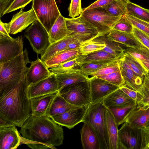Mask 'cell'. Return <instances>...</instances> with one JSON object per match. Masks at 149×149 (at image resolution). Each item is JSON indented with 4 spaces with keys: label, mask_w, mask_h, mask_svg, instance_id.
I'll return each instance as SVG.
<instances>
[{
    "label": "cell",
    "mask_w": 149,
    "mask_h": 149,
    "mask_svg": "<svg viewBox=\"0 0 149 149\" xmlns=\"http://www.w3.org/2000/svg\"><path fill=\"white\" fill-rule=\"evenodd\" d=\"M21 128L22 144L31 148L54 149L63 144V129L48 116L32 115Z\"/></svg>",
    "instance_id": "6da1fadb"
},
{
    "label": "cell",
    "mask_w": 149,
    "mask_h": 149,
    "mask_svg": "<svg viewBox=\"0 0 149 149\" xmlns=\"http://www.w3.org/2000/svg\"><path fill=\"white\" fill-rule=\"evenodd\" d=\"M25 76L0 94V126L21 127L32 115Z\"/></svg>",
    "instance_id": "7a4b0ae2"
},
{
    "label": "cell",
    "mask_w": 149,
    "mask_h": 149,
    "mask_svg": "<svg viewBox=\"0 0 149 149\" xmlns=\"http://www.w3.org/2000/svg\"><path fill=\"white\" fill-rule=\"evenodd\" d=\"M31 62L26 48L15 58L0 63V94L18 83L25 76L27 65Z\"/></svg>",
    "instance_id": "3957f363"
},
{
    "label": "cell",
    "mask_w": 149,
    "mask_h": 149,
    "mask_svg": "<svg viewBox=\"0 0 149 149\" xmlns=\"http://www.w3.org/2000/svg\"><path fill=\"white\" fill-rule=\"evenodd\" d=\"M107 108L102 102L95 104L90 103L83 119L92 127L99 139L101 149H109L107 132L106 111Z\"/></svg>",
    "instance_id": "277c9868"
},
{
    "label": "cell",
    "mask_w": 149,
    "mask_h": 149,
    "mask_svg": "<svg viewBox=\"0 0 149 149\" xmlns=\"http://www.w3.org/2000/svg\"><path fill=\"white\" fill-rule=\"evenodd\" d=\"M58 92V94L68 102L76 106L81 107L89 105L91 103L88 80L72 84Z\"/></svg>",
    "instance_id": "5b68a950"
},
{
    "label": "cell",
    "mask_w": 149,
    "mask_h": 149,
    "mask_svg": "<svg viewBox=\"0 0 149 149\" xmlns=\"http://www.w3.org/2000/svg\"><path fill=\"white\" fill-rule=\"evenodd\" d=\"M81 15L97 30L100 36L107 34L121 17L112 15L102 8L83 10Z\"/></svg>",
    "instance_id": "8992f818"
},
{
    "label": "cell",
    "mask_w": 149,
    "mask_h": 149,
    "mask_svg": "<svg viewBox=\"0 0 149 149\" xmlns=\"http://www.w3.org/2000/svg\"><path fill=\"white\" fill-rule=\"evenodd\" d=\"M32 8L48 32L61 14L55 0H33Z\"/></svg>",
    "instance_id": "52a82bcc"
},
{
    "label": "cell",
    "mask_w": 149,
    "mask_h": 149,
    "mask_svg": "<svg viewBox=\"0 0 149 149\" xmlns=\"http://www.w3.org/2000/svg\"><path fill=\"white\" fill-rule=\"evenodd\" d=\"M69 35L81 42L93 39L100 36L96 28L81 15L74 18H65Z\"/></svg>",
    "instance_id": "ba28073f"
},
{
    "label": "cell",
    "mask_w": 149,
    "mask_h": 149,
    "mask_svg": "<svg viewBox=\"0 0 149 149\" xmlns=\"http://www.w3.org/2000/svg\"><path fill=\"white\" fill-rule=\"evenodd\" d=\"M24 36L37 54L42 55L50 44L49 33L38 20L26 29Z\"/></svg>",
    "instance_id": "9c48e42d"
},
{
    "label": "cell",
    "mask_w": 149,
    "mask_h": 149,
    "mask_svg": "<svg viewBox=\"0 0 149 149\" xmlns=\"http://www.w3.org/2000/svg\"><path fill=\"white\" fill-rule=\"evenodd\" d=\"M22 36L15 38L0 33V63L9 61L22 54L24 51Z\"/></svg>",
    "instance_id": "30bf717a"
},
{
    "label": "cell",
    "mask_w": 149,
    "mask_h": 149,
    "mask_svg": "<svg viewBox=\"0 0 149 149\" xmlns=\"http://www.w3.org/2000/svg\"><path fill=\"white\" fill-rule=\"evenodd\" d=\"M118 149H140L141 129L131 127L124 123L118 130Z\"/></svg>",
    "instance_id": "8fae6325"
},
{
    "label": "cell",
    "mask_w": 149,
    "mask_h": 149,
    "mask_svg": "<svg viewBox=\"0 0 149 149\" xmlns=\"http://www.w3.org/2000/svg\"><path fill=\"white\" fill-rule=\"evenodd\" d=\"M91 94V103L101 102L110 94L120 87L96 76L88 80Z\"/></svg>",
    "instance_id": "7c38bea8"
},
{
    "label": "cell",
    "mask_w": 149,
    "mask_h": 149,
    "mask_svg": "<svg viewBox=\"0 0 149 149\" xmlns=\"http://www.w3.org/2000/svg\"><path fill=\"white\" fill-rule=\"evenodd\" d=\"M38 20L33 9L27 11H20L14 15L10 21L4 23V26L9 34H15L25 29L30 24Z\"/></svg>",
    "instance_id": "4fadbf2b"
},
{
    "label": "cell",
    "mask_w": 149,
    "mask_h": 149,
    "mask_svg": "<svg viewBox=\"0 0 149 149\" xmlns=\"http://www.w3.org/2000/svg\"><path fill=\"white\" fill-rule=\"evenodd\" d=\"M89 105L71 109L50 118L57 124L71 129L83 122Z\"/></svg>",
    "instance_id": "5bb4252c"
},
{
    "label": "cell",
    "mask_w": 149,
    "mask_h": 149,
    "mask_svg": "<svg viewBox=\"0 0 149 149\" xmlns=\"http://www.w3.org/2000/svg\"><path fill=\"white\" fill-rule=\"evenodd\" d=\"M21 144V136L16 126H0V149H15Z\"/></svg>",
    "instance_id": "9a60e30c"
},
{
    "label": "cell",
    "mask_w": 149,
    "mask_h": 149,
    "mask_svg": "<svg viewBox=\"0 0 149 149\" xmlns=\"http://www.w3.org/2000/svg\"><path fill=\"white\" fill-rule=\"evenodd\" d=\"M28 95L30 99L35 97L58 91L55 75L51 74L28 87Z\"/></svg>",
    "instance_id": "2e32d148"
},
{
    "label": "cell",
    "mask_w": 149,
    "mask_h": 149,
    "mask_svg": "<svg viewBox=\"0 0 149 149\" xmlns=\"http://www.w3.org/2000/svg\"><path fill=\"white\" fill-rule=\"evenodd\" d=\"M31 64L25 74L28 87L52 74L44 62L38 57L35 61L31 62Z\"/></svg>",
    "instance_id": "e0dca14e"
},
{
    "label": "cell",
    "mask_w": 149,
    "mask_h": 149,
    "mask_svg": "<svg viewBox=\"0 0 149 149\" xmlns=\"http://www.w3.org/2000/svg\"><path fill=\"white\" fill-rule=\"evenodd\" d=\"M58 93L57 92L30 98L32 116H48L51 105Z\"/></svg>",
    "instance_id": "ac0fdd59"
},
{
    "label": "cell",
    "mask_w": 149,
    "mask_h": 149,
    "mask_svg": "<svg viewBox=\"0 0 149 149\" xmlns=\"http://www.w3.org/2000/svg\"><path fill=\"white\" fill-rule=\"evenodd\" d=\"M123 55L119 59L118 62L125 84L139 93V88L143 83L144 78L139 76L131 68L129 65L123 59Z\"/></svg>",
    "instance_id": "d6986e66"
},
{
    "label": "cell",
    "mask_w": 149,
    "mask_h": 149,
    "mask_svg": "<svg viewBox=\"0 0 149 149\" xmlns=\"http://www.w3.org/2000/svg\"><path fill=\"white\" fill-rule=\"evenodd\" d=\"M149 120V108L143 109L137 105L126 115L123 123H127L131 127L141 129L145 127Z\"/></svg>",
    "instance_id": "ffe728a7"
},
{
    "label": "cell",
    "mask_w": 149,
    "mask_h": 149,
    "mask_svg": "<svg viewBox=\"0 0 149 149\" xmlns=\"http://www.w3.org/2000/svg\"><path fill=\"white\" fill-rule=\"evenodd\" d=\"M102 102L107 108L109 107H124L136 103L120 87L108 95Z\"/></svg>",
    "instance_id": "44dd1931"
},
{
    "label": "cell",
    "mask_w": 149,
    "mask_h": 149,
    "mask_svg": "<svg viewBox=\"0 0 149 149\" xmlns=\"http://www.w3.org/2000/svg\"><path fill=\"white\" fill-rule=\"evenodd\" d=\"M109 39L126 47L141 48L145 47L132 32L127 33L112 29L106 35Z\"/></svg>",
    "instance_id": "7402d4cb"
},
{
    "label": "cell",
    "mask_w": 149,
    "mask_h": 149,
    "mask_svg": "<svg viewBox=\"0 0 149 149\" xmlns=\"http://www.w3.org/2000/svg\"><path fill=\"white\" fill-rule=\"evenodd\" d=\"M83 123L80 130L83 149H101L100 143L95 132L88 123Z\"/></svg>",
    "instance_id": "603a6c76"
},
{
    "label": "cell",
    "mask_w": 149,
    "mask_h": 149,
    "mask_svg": "<svg viewBox=\"0 0 149 149\" xmlns=\"http://www.w3.org/2000/svg\"><path fill=\"white\" fill-rule=\"evenodd\" d=\"M55 75L57 81L58 91L66 86L74 83L87 81L89 78L88 76L79 72L64 73Z\"/></svg>",
    "instance_id": "cb8c5ba5"
},
{
    "label": "cell",
    "mask_w": 149,
    "mask_h": 149,
    "mask_svg": "<svg viewBox=\"0 0 149 149\" xmlns=\"http://www.w3.org/2000/svg\"><path fill=\"white\" fill-rule=\"evenodd\" d=\"M50 44L60 40L69 35L65 18L61 14L48 32Z\"/></svg>",
    "instance_id": "d4e9b609"
},
{
    "label": "cell",
    "mask_w": 149,
    "mask_h": 149,
    "mask_svg": "<svg viewBox=\"0 0 149 149\" xmlns=\"http://www.w3.org/2000/svg\"><path fill=\"white\" fill-rule=\"evenodd\" d=\"M77 39L68 36L63 39L50 44L41 56V59L44 61L57 54L65 50L68 45Z\"/></svg>",
    "instance_id": "484cf974"
},
{
    "label": "cell",
    "mask_w": 149,
    "mask_h": 149,
    "mask_svg": "<svg viewBox=\"0 0 149 149\" xmlns=\"http://www.w3.org/2000/svg\"><path fill=\"white\" fill-rule=\"evenodd\" d=\"M80 55L79 48L65 50L60 52L44 62L50 68L77 57Z\"/></svg>",
    "instance_id": "4316f807"
},
{
    "label": "cell",
    "mask_w": 149,
    "mask_h": 149,
    "mask_svg": "<svg viewBox=\"0 0 149 149\" xmlns=\"http://www.w3.org/2000/svg\"><path fill=\"white\" fill-rule=\"evenodd\" d=\"M106 120L109 149H118V126L113 116L107 108Z\"/></svg>",
    "instance_id": "83f0119b"
},
{
    "label": "cell",
    "mask_w": 149,
    "mask_h": 149,
    "mask_svg": "<svg viewBox=\"0 0 149 149\" xmlns=\"http://www.w3.org/2000/svg\"><path fill=\"white\" fill-rule=\"evenodd\" d=\"M118 57H115L104 50H101L91 53L86 55H80L77 58V61L79 67L85 64L112 60Z\"/></svg>",
    "instance_id": "f1b7e54d"
},
{
    "label": "cell",
    "mask_w": 149,
    "mask_h": 149,
    "mask_svg": "<svg viewBox=\"0 0 149 149\" xmlns=\"http://www.w3.org/2000/svg\"><path fill=\"white\" fill-rule=\"evenodd\" d=\"M79 107L73 105L68 102L58 93L51 107L48 117H50L63 113Z\"/></svg>",
    "instance_id": "f546056e"
},
{
    "label": "cell",
    "mask_w": 149,
    "mask_h": 149,
    "mask_svg": "<svg viewBox=\"0 0 149 149\" xmlns=\"http://www.w3.org/2000/svg\"><path fill=\"white\" fill-rule=\"evenodd\" d=\"M93 40L105 44L106 46L102 50L115 57L119 56L124 53V49L121 44L109 39L106 35L99 36Z\"/></svg>",
    "instance_id": "4dcf8cb0"
},
{
    "label": "cell",
    "mask_w": 149,
    "mask_h": 149,
    "mask_svg": "<svg viewBox=\"0 0 149 149\" xmlns=\"http://www.w3.org/2000/svg\"><path fill=\"white\" fill-rule=\"evenodd\" d=\"M123 54L112 60L85 64L79 67L78 69L80 72L88 76L91 75L93 72L105 68L118 60Z\"/></svg>",
    "instance_id": "1f68e13d"
},
{
    "label": "cell",
    "mask_w": 149,
    "mask_h": 149,
    "mask_svg": "<svg viewBox=\"0 0 149 149\" xmlns=\"http://www.w3.org/2000/svg\"><path fill=\"white\" fill-rule=\"evenodd\" d=\"M126 14L149 22V10L143 8L130 1L126 5Z\"/></svg>",
    "instance_id": "d6a6232c"
},
{
    "label": "cell",
    "mask_w": 149,
    "mask_h": 149,
    "mask_svg": "<svg viewBox=\"0 0 149 149\" xmlns=\"http://www.w3.org/2000/svg\"><path fill=\"white\" fill-rule=\"evenodd\" d=\"M139 93L142 95L140 102L137 107L143 109L149 108V71L146 72L144 76L143 82L140 86Z\"/></svg>",
    "instance_id": "836d02e7"
},
{
    "label": "cell",
    "mask_w": 149,
    "mask_h": 149,
    "mask_svg": "<svg viewBox=\"0 0 149 149\" xmlns=\"http://www.w3.org/2000/svg\"><path fill=\"white\" fill-rule=\"evenodd\" d=\"M78 57L60 64L56 67L50 68L49 70L52 74L79 72L78 68H79L77 61Z\"/></svg>",
    "instance_id": "e575fe53"
},
{
    "label": "cell",
    "mask_w": 149,
    "mask_h": 149,
    "mask_svg": "<svg viewBox=\"0 0 149 149\" xmlns=\"http://www.w3.org/2000/svg\"><path fill=\"white\" fill-rule=\"evenodd\" d=\"M122 58L134 72L141 77L144 78L146 72L148 70L141 62L139 61L130 54L125 52Z\"/></svg>",
    "instance_id": "d590c367"
},
{
    "label": "cell",
    "mask_w": 149,
    "mask_h": 149,
    "mask_svg": "<svg viewBox=\"0 0 149 149\" xmlns=\"http://www.w3.org/2000/svg\"><path fill=\"white\" fill-rule=\"evenodd\" d=\"M105 46L104 43L90 40L81 42L79 48V52L81 55H86L93 52L102 50Z\"/></svg>",
    "instance_id": "8d00e7d4"
},
{
    "label": "cell",
    "mask_w": 149,
    "mask_h": 149,
    "mask_svg": "<svg viewBox=\"0 0 149 149\" xmlns=\"http://www.w3.org/2000/svg\"><path fill=\"white\" fill-rule=\"evenodd\" d=\"M102 8L108 13L115 17H121L126 13V4L118 0H113Z\"/></svg>",
    "instance_id": "74e56055"
},
{
    "label": "cell",
    "mask_w": 149,
    "mask_h": 149,
    "mask_svg": "<svg viewBox=\"0 0 149 149\" xmlns=\"http://www.w3.org/2000/svg\"><path fill=\"white\" fill-rule=\"evenodd\" d=\"M137 105L136 103L124 107H109L107 109L111 113L118 126L123 124V121L127 114Z\"/></svg>",
    "instance_id": "f35d334b"
},
{
    "label": "cell",
    "mask_w": 149,
    "mask_h": 149,
    "mask_svg": "<svg viewBox=\"0 0 149 149\" xmlns=\"http://www.w3.org/2000/svg\"><path fill=\"white\" fill-rule=\"evenodd\" d=\"M97 77L106 80L119 87L125 84V81L120 70L109 74Z\"/></svg>",
    "instance_id": "ab89813d"
},
{
    "label": "cell",
    "mask_w": 149,
    "mask_h": 149,
    "mask_svg": "<svg viewBox=\"0 0 149 149\" xmlns=\"http://www.w3.org/2000/svg\"><path fill=\"white\" fill-rule=\"evenodd\" d=\"M133 26L132 23L126 18L125 15L113 25L112 29L120 31L132 32Z\"/></svg>",
    "instance_id": "60d3db41"
},
{
    "label": "cell",
    "mask_w": 149,
    "mask_h": 149,
    "mask_svg": "<svg viewBox=\"0 0 149 149\" xmlns=\"http://www.w3.org/2000/svg\"><path fill=\"white\" fill-rule=\"evenodd\" d=\"M146 48V47L141 48L126 47L124 49V52L130 54L139 62L147 63Z\"/></svg>",
    "instance_id": "b9f144b4"
},
{
    "label": "cell",
    "mask_w": 149,
    "mask_h": 149,
    "mask_svg": "<svg viewBox=\"0 0 149 149\" xmlns=\"http://www.w3.org/2000/svg\"><path fill=\"white\" fill-rule=\"evenodd\" d=\"M125 15L133 26L149 36V22L139 20L129 15L126 14Z\"/></svg>",
    "instance_id": "7bdbcfd3"
},
{
    "label": "cell",
    "mask_w": 149,
    "mask_h": 149,
    "mask_svg": "<svg viewBox=\"0 0 149 149\" xmlns=\"http://www.w3.org/2000/svg\"><path fill=\"white\" fill-rule=\"evenodd\" d=\"M119 59L108 66L93 72L91 75L97 77L107 74L119 70L120 68L118 62Z\"/></svg>",
    "instance_id": "ee69618b"
},
{
    "label": "cell",
    "mask_w": 149,
    "mask_h": 149,
    "mask_svg": "<svg viewBox=\"0 0 149 149\" xmlns=\"http://www.w3.org/2000/svg\"><path fill=\"white\" fill-rule=\"evenodd\" d=\"M68 10L69 16L72 18L79 16L83 11L81 6V0H71Z\"/></svg>",
    "instance_id": "f6af8a7d"
},
{
    "label": "cell",
    "mask_w": 149,
    "mask_h": 149,
    "mask_svg": "<svg viewBox=\"0 0 149 149\" xmlns=\"http://www.w3.org/2000/svg\"><path fill=\"white\" fill-rule=\"evenodd\" d=\"M132 32L139 41L149 49V36L134 26Z\"/></svg>",
    "instance_id": "bcb514c9"
},
{
    "label": "cell",
    "mask_w": 149,
    "mask_h": 149,
    "mask_svg": "<svg viewBox=\"0 0 149 149\" xmlns=\"http://www.w3.org/2000/svg\"><path fill=\"white\" fill-rule=\"evenodd\" d=\"M120 88L129 96L135 101L137 104L140 102L142 95L137 91L130 88L125 84L120 87Z\"/></svg>",
    "instance_id": "7dc6e473"
},
{
    "label": "cell",
    "mask_w": 149,
    "mask_h": 149,
    "mask_svg": "<svg viewBox=\"0 0 149 149\" xmlns=\"http://www.w3.org/2000/svg\"><path fill=\"white\" fill-rule=\"evenodd\" d=\"M33 0H14L5 11L4 15L20 8H23Z\"/></svg>",
    "instance_id": "c3c4849f"
},
{
    "label": "cell",
    "mask_w": 149,
    "mask_h": 149,
    "mask_svg": "<svg viewBox=\"0 0 149 149\" xmlns=\"http://www.w3.org/2000/svg\"><path fill=\"white\" fill-rule=\"evenodd\" d=\"M141 143L140 149H149V126L141 129Z\"/></svg>",
    "instance_id": "681fc988"
},
{
    "label": "cell",
    "mask_w": 149,
    "mask_h": 149,
    "mask_svg": "<svg viewBox=\"0 0 149 149\" xmlns=\"http://www.w3.org/2000/svg\"><path fill=\"white\" fill-rule=\"evenodd\" d=\"M113 0H97L85 8L83 10L93 9L98 8H102L112 2Z\"/></svg>",
    "instance_id": "f907efd6"
},
{
    "label": "cell",
    "mask_w": 149,
    "mask_h": 149,
    "mask_svg": "<svg viewBox=\"0 0 149 149\" xmlns=\"http://www.w3.org/2000/svg\"><path fill=\"white\" fill-rule=\"evenodd\" d=\"M14 0H0V16L2 17L5 11Z\"/></svg>",
    "instance_id": "816d5d0a"
},
{
    "label": "cell",
    "mask_w": 149,
    "mask_h": 149,
    "mask_svg": "<svg viewBox=\"0 0 149 149\" xmlns=\"http://www.w3.org/2000/svg\"><path fill=\"white\" fill-rule=\"evenodd\" d=\"M81 42L77 40L69 44L65 50H70L79 48Z\"/></svg>",
    "instance_id": "f5cc1de1"
},
{
    "label": "cell",
    "mask_w": 149,
    "mask_h": 149,
    "mask_svg": "<svg viewBox=\"0 0 149 149\" xmlns=\"http://www.w3.org/2000/svg\"><path fill=\"white\" fill-rule=\"evenodd\" d=\"M0 33L6 36L11 37L5 28L4 25V23L2 22L1 20L0 21Z\"/></svg>",
    "instance_id": "db71d44e"
},
{
    "label": "cell",
    "mask_w": 149,
    "mask_h": 149,
    "mask_svg": "<svg viewBox=\"0 0 149 149\" xmlns=\"http://www.w3.org/2000/svg\"><path fill=\"white\" fill-rule=\"evenodd\" d=\"M143 65L146 67V68L149 71V63L145 62H141Z\"/></svg>",
    "instance_id": "11a10c76"
},
{
    "label": "cell",
    "mask_w": 149,
    "mask_h": 149,
    "mask_svg": "<svg viewBox=\"0 0 149 149\" xmlns=\"http://www.w3.org/2000/svg\"><path fill=\"white\" fill-rule=\"evenodd\" d=\"M119 0L125 4H126L127 3L130 2V0Z\"/></svg>",
    "instance_id": "9f6ffc18"
},
{
    "label": "cell",
    "mask_w": 149,
    "mask_h": 149,
    "mask_svg": "<svg viewBox=\"0 0 149 149\" xmlns=\"http://www.w3.org/2000/svg\"><path fill=\"white\" fill-rule=\"evenodd\" d=\"M148 126H149V120H148V122L147 123H146V124L145 126V127H148Z\"/></svg>",
    "instance_id": "6f0895ef"
}]
</instances>
